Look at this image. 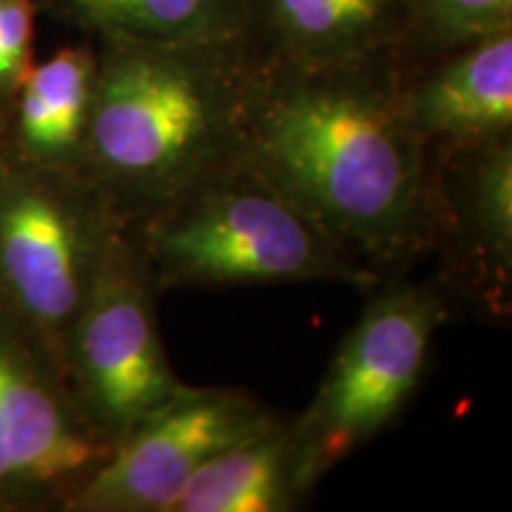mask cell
I'll return each mask as SVG.
<instances>
[{
    "mask_svg": "<svg viewBox=\"0 0 512 512\" xmlns=\"http://www.w3.org/2000/svg\"><path fill=\"white\" fill-rule=\"evenodd\" d=\"M242 159L384 280L432 252L430 155L401 107L399 57L302 69L254 48Z\"/></svg>",
    "mask_w": 512,
    "mask_h": 512,
    "instance_id": "1",
    "label": "cell"
},
{
    "mask_svg": "<svg viewBox=\"0 0 512 512\" xmlns=\"http://www.w3.org/2000/svg\"><path fill=\"white\" fill-rule=\"evenodd\" d=\"M93 41L98 69L81 169L121 223L242 155L252 41Z\"/></svg>",
    "mask_w": 512,
    "mask_h": 512,
    "instance_id": "2",
    "label": "cell"
},
{
    "mask_svg": "<svg viewBox=\"0 0 512 512\" xmlns=\"http://www.w3.org/2000/svg\"><path fill=\"white\" fill-rule=\"evenodd\" d=\"M159 294L176 287L347 283L373 290L363 266L242 155L124 223Z\"/></svg>",
    "mask_w": 512,
    "mask_h": 512,
    "instance_id": "3",
    "label": "cell"
},
{
    "mask_svg": "<svg viewBox=\"0 0 512 512\" xmlns=\"http://www.w3.org/2000/svg\"><path fill=\"white\" fill-rule=\"evenodd\" d=\"M124 230L119 214L83 169L0 157V311L62 347L95 278Z\"/></svg>",
    "mask_w": 512,
    "mask_h": 512,
    "instance_id": "4",
    "label": "cell"
},
{
    "mask_svg": "<svg viewBox=\"0 0 512 512\" xmlns=\"http://www.w3.org/2000/svg\"><path fill=\"white\" fill-rule=\"evenodd\" d=\"M368 294L309 408L292 420L313 486L406 411L448 318L441 283L387 278Z\"/></svg>",
    "mask_w": 512,
    "mask_h": 512,
    "instance_id": "5",
    "label": "cell"
},
{
    "mask_svg": "<svg viewBox=\"0 0 512 512\" xmlns=\"http://www.w3.org/2000/svg\"><path fill=\"white\" fill-rule=\"evenodd\" d=\"M157 297L159 290L121 230L64 339L69 387L86 418L112 444L183 387L159 332Z\"/></svg>",
    "mask_w": 512,
    "mask_h": 512,
    "instance_id": "6",
    "label": "cell"
},
{
    "mask_svg": "<svg viewBox=\"0 0 512 512\" xmlns=\"http://www.w3.org/2000/svg\"><path fill=\"white\" fill-rule=\"evenodd\" d=\"M112 448L53 351L0 311V508H69Z\"/></svg>",
    "mask_w": 512,
    "mask_h": 512,
    "instance_id": "7",
    "label": "cell"
},
{
    "mask_svg": "<svg viewBox=\"0 0 512 512\" xmlns=\"http://www.w3.org/2000/svg\"><path fill=\"white\" fill-rule=\"evenodd\" d=\"M275 418L252 394L235 387L178 392L128 430L67 510L171 512L200 467Z\"/></svg>",
    "mask_w": 512,
    "mask_h": 512,
    "instance_id": "8",
    "label": "cell"
},
{
    "mask_svg": "<svg viewBox=\"0 0 512 512\" xmlns=\"http://www.w3.org/2000/svg\"><path fill=\"white\" fill-rule=\"evenodd\" d=\"M427 155L432 252H444L448 285L503 313L512 280V136L434 145Z\"/></svg>",
    "mask_w": 512,
    "mask_h": 512,
    "instance_id": "9",
    "label": "cell"
},
{
    "mask_svg": "<svg viewBox=\"0 0 512 512\" xmlns=\"http://www.w3.org/2000/svg\"><path fill=\"white\" fill-rule=\"evenodd\" d=\"M408 124L427 147L512 136V29L422 62H399Z\"/></svg>",
    "mask_w": 512,
    "mask_h": 512,
    "instance_id": "10",
    "label": "cell"
},
{
    "mask_svg": "<svg viewBox=\"0 0 512 512\" xmlns=\"http://www.w3.org/2000/svg\"><path fill=\"white\" fill-rule=\"evenodd\" d=\"M408 0H249V41L264 57L302 69L399 57Z\"/></svg>",
    "mask_w": 512,
    "mask_h": 512,
    "instance_id": "11",
    "label": "cell"
},
{
    "mask_svg": "<svg viewBox=\"0 0 512 512\" xmlns=\"http://www.w3.org/2000/svg\"><path fill=\"white\" fill-rule=\"evenodd\" d=\"M95 69V41L64 46L31 64L8 114V147L17 157L55 169H81Z\"/></svg>",
    "mask_w": 512,
    "mask_h": 512,
    "instance_id": "12",
    "label": "cell"
},
{
    "mask_svg": "<svg viewBox=\"0 0 512 512\" xmlns=\"http://www.w3.org/2000/svg\"><path fill=\"white\" fill-rule=\"evenodd\" d=\"M292 420L280 415L207 460L171 512H292L313 494Z\"/></svg>",
    "mask_w": 512,
    "mask_h": 512,
    "instance_id": "13",
    "label": "cell"
},
{
    "mask_svg": "<svg viewBox=\"0 0 512 512\" xmlns=\"http://www.w3.org/2000/svg\"><path fill=\"white\" fill-rule=\"evenodd\" d=\"M93 38L230 46L249 41V0H36Z\"/></svg>",
    "mask_w": 512,
    "mask_h": 512,
    "instance_id": "14",
    "label": "cell"
},
{
    "mask_svg": "<svg viewBox=\"0 0 512 512\" xmlns=\"http://www.w3.org/2000/svg\"><path fill=\"white\" fill-rule=\"evenodd\" d=\"M512 29V0H408L399 62L411 64Z\"/></svg>",
    "mask_w": 512,
    "mask_h": 512,
    "instance_id": "15",
    "label": "cell"
},
{
    "mask_svg": "<svg viewBox=\"0 0 512 512\" xmlns=\"http://www.w3.org/2000/svg\"><path fill=\"white\" fill-rule=\"evenodd\" d=\"M36 0H0V102L10 105L34 64Z\"/></svg>",
    "mask_w": 512,
    "mask_h": 512,
    "instance_id": "16",
    "label": "cell"
},
{
    "mask_svg": "<svg viewBox=\"0 0 512 512\" xmlns=\"http://www.w3.org/2000/svg\"><path fill=\"white\" fill-rule=\"evenodd\" d=\"M8 114H10V105H3V102H0V157L5 155V150H8V143H10Z\"/></svg>",
    "mask_w": 512,
    "mask_h": 512,
    "instance_id": "17",
    "label": "cell"
}]
</instances>
